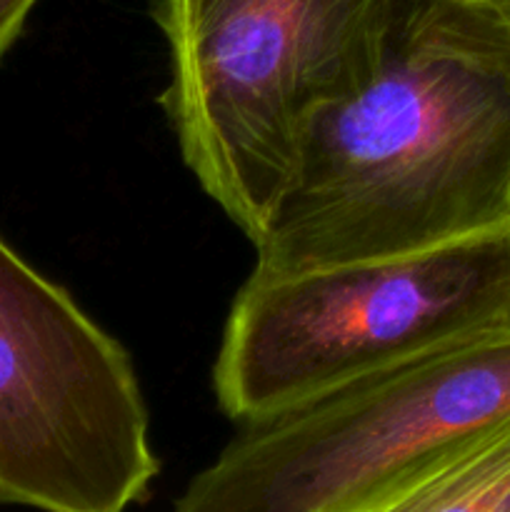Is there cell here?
I'll list each match as a JSON object with an SVG mask.
<instances>
[{"label":"cell","mask_w":510,"mask_h":512,"mask_svg":"<svg viewBox=\"0 0 510 512\" xmlns=\"http://www.w3.org/2000/svg\"><path fill=\"white\" fill-rule=\"evenodd\" d=\"M510 228V30L395 0L358 78L305 123L253 273L420 253Z\"/></svg>","instance_id":"1"},{"label":"cell","mask_w":510,"mask_h":512,"mask_svg":"<svg viewBox=\"0 0 510 512\" xmlns=\"http://www.w3.org/2000/svg\"><path fill=\"white\" fill-rule=\"evenodd\" d=\"M510 328V228L420 253L303 273H250L213 388L238 425L455 343Z\"/></svg>","instance_id":"2"},{"label":"cell","mask_w":510,"mask_h":512,"mask_svg":"<svg viewBox=\"0 0 510 512\" xmlns=\"http://www.w3.org/2000/svg\"><path fill=\"white\" fill-rule=\"evenodd\" d=\"M395 0H150L190 173L253 240L310 115L368 63Z\"/></svg>","instance_id":"3"},{"label":"cell","mask_w":510,"mask_h":512,"mask_svg":"<svg viewBox=\"0 0 510 512\" xmlns=\"http://www.w3.org/2000/svg\"><path fill=\"white\" fill-rule=\"evenodd\" d=\"M510 423V328L240 425L173 512H348Z\"/></svg>","instance_id":"4"},{"label":"cell","mask_w":510,"mask_h":512,"mask_svg":"<svg viewBox=\"0 0 510 512\" xmlns=\"http://www.w3.org/2000/svg\"><path fill=\"white\" fill-rule=\"evenodd\" d=\"M158 470L130 355L0 238V505L125 512Z\"/></svg>","instance_id":"5"},{"label":"cell","mask_w":510,"mask_h":512,"mask_svg":"<svg viewBox=\"0 0 510 512\" xmlns=\"http://www.w3.org/2000/svg\"><path fill=\"white\" fill-rule=\"evenodd\" d=\"M348 512H510V423L440 455Z\"/></svg>","instance_id":"6"},{"label":"cell","mask_w":510,"mask_h":512,"mask_svg":"<svg viewBox=\"0 0 510 512\" xmlns=\"http://www.w3.org/2000/svg\"><path fill=\"white\" fill-rule=\"evenodd\" d=\"M38 0H0V60L20 38L30 10Z\"/></svg>","instance_id":"7"},{"label":"cell","mask_w":510,"mask_h":512,"mask_svg":"<svg viewBox=\"0 0 510 512\" xmlns=\"http://www.w3.org/2000/svg\"><path fill=\"white\" fill-rule=\"evenodd\" d=\"M455 3L465 5L470 10H478V13L488 15L495 23L510 30V0H455Z\"/></svg>","instance_id":"8"}]
</instances>
